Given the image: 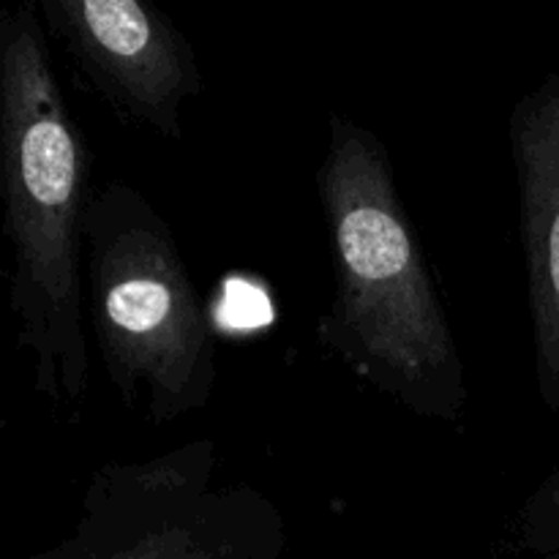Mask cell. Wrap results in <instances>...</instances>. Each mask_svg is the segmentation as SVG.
Here are the masks:
<instances>
[{"mask_svg":"<svg viewBox=\"0 0 559 559\" xmlns=\"http://www.w3.org/2000/svg\"><path fill=\"white\" fill-rule=\"evenodd\" d=\"M91 147L71 115L36 3L0 9V233L33 391L76 415L91 393L85 211Z\"/></svg>","mask_w":559,"mask_h":559,"instance_id":"obj_1","label":"cell"},{"mask_svg":"<svg viewBox=\"0 0 559 559\" xmlns=\"http://www.w3.org/2000/svg\"><path fill=\"white\" fill-rule=\"evenodd\" d=\"M317 194L336 271L317 322L320 344L407 413L462 420L469 402L462 349L380 136L333 112Z\"/></svg>","mask_w":559,"mask_h":559,"instance_id":"obj_2","label":"cell"},{"mask_svg":"<svg viewBox=\"0 0 559 559\" xmlns=\"http://www.w3.org/2000/svg\"><path fill=\"white\" fill-rule=\"evenodd\" d=\"M82 238L93 342L123 407L151 424L205 409L218 338L167 218L136 186L107 180L93 189Z\"/></svg>","mask_w":559,"mask_h":559,"instance_id":"obj_3","label":"cell"},{"mask_svg":"<svg viewBox=\"0 0 559 559\" xmlns=\"http://www.w3.org/2000/svg\"><path fill=\"white\" fill-rule=\"evenodd\" d=\"M276 502L222 473L213 440L91 475L69 533L27 559H284Z\"/></svg>","mask_w":559,"mask_h":559,"instance_id":"obj_4","label":"cell"},{"mask_svg":"<svg viewBox=\"0 0 559 559\" xmlns=\"http://www.w3.org/2000/svg\"><path fill=\"white\" fill-rule=\"evenodd\" d=\"M49 41L123 123L180 140L183 109L202 93L194 44L145 0H36Z\"/></svg>","mask_w":559,"mask_h":559,"instance_id":"obj_5","label":"cell"},{"mask_svg":"<svg viewBox=\"0 0 559 559\" xmlns=\"http://www.w3.org/2000/svg\"><path fill=\"white\" fill-rule=\"evenodd\" d=\"M533 314L535 380L559 413V74L524 93L508 120Z\"/></svg>","mask_w":559,"mask_h":559,"instance_id":"obj_6","label":"cell"},{"mask_svg":"<svg viewBox=\"0 0 559 559\" xmlns=\"http://www.w3.org/2000/svg\"><path fill=\"white\" fill-rule=\"evenodd\" d=\"M522 540L544 559H559V473L546 478L522 511Z\"/></svg>","mask_w":559,"mask_h":559,"instance_id":"obj_7","label":"cell"},{"mask_svg":"<svg viewBox=\"0 0 559 559\" xmlns=\"http://www.w3.org/2000/svg\"><path fill=\"white\" fill-rule=\"evenodd\" d=\"M5 431V409H3V358H0V437Z\"/></svg>","mask_w":559,"mask_h":559,"instance_id":"obj_8","label":"cell"}]
</instances>
